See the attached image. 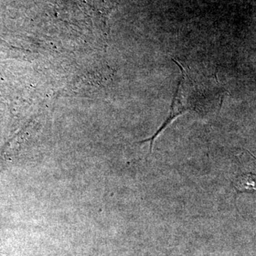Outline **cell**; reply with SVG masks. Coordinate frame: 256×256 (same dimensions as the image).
I'll list each match as a JSON object with an SVG mask.
<instances>
[{
    "instance_id": "obj_1",
    "label": "cell",
    "mask_w": 256,
    "mask_h": 256,
    "mask_svg": "<svg viewBox=\"0 0 256 256\" xmlns=\"http://www.w3.org/2000/svg\"><path fill=\"white\" fill-rule=\"evenodd\" d=\"M173 62L178 66L182 72V76L178 82V88L175 92L174 98H173L172 104L171 106V110H170L169 116L164 121L162 126L160 127V129L153 134L151 138L148 139L144 140L140 142H150V154H151L152 151V146L154 144V140L158 138L160 133L169 126L170 122L178 117L180 114H184L188 110H196L197 102H196L197 97L194 95V89L196 88L194 86L191 79L188 76L186 70L178 62L173 60Z\"/></svg>"
},
{
    "instance_id": "obj_2",
    "label": "cell",
    "mask_w": 256,
    "mask_h": 256,
    "mask_svg": "<svg viewBox=\"0 0 256 256\" xmlns=\"http://www.w3.org/2000/svg\"><path fill=\"white\" fill-rule=\"evenodd\" d=\"M234 184L239 191L252 192L255 191V175L252 173L242 174Z\"/></svg>"
}]
</instances>
